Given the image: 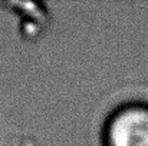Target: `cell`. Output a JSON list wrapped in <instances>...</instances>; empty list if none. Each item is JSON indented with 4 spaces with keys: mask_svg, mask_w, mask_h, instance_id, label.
<instances>
[{
    "mask_svg": "<svg viewBox=\"0 0 148 146\" xmlns=\"http://www.w3.org/2000/svg\"><path fill=\"white\" fill-rule=\"evenodd\" d=\"M101 146H148V100L130 99L114 106L99 129Z\"/></svg>",
    "mask_w": 148,
    "mask_h": 146,
    "instance_id": "cell-1",
    "label": "cell"
}]
</instances>
